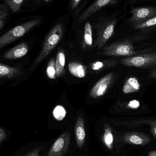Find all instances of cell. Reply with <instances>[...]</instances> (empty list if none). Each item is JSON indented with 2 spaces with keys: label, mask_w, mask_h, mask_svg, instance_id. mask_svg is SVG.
Returning <instances> with one entry per match:
<instances>
[{
  "label": "cell",
  "mask_w": 156,
  "mask_h": 156,
  "mask_svg": "<svg viewBox=\"0 0 156 156\" xmlns=\"http://www.w3.org/2000/svg\"><path fill=\"white\" fill-rule=\"evenodd\" d=\"M150 131L152 135L156 139V120H154L153 125L150 127Z\"/></svg>",
  "instance_id": "obj_27"
},
{
  "label": "cell",
  "mask_w": 156,
  "mask_h": 156,
  "mask_svg": "<svg viewBox=\"0 0 156 156\" xmlns=\"http://www.w3.org/2000/svg\"><path fill=\"white\" fill-rule=\"evenodd\" d=\"M113 79V74L110 73L99 80L91 89L90 95L93 98H98L103 96L108 90Z\"/></svg>",
  "instance_id": "obj_8"
},
{
  "label": "cell",
  "mask_w": 156,
  "mask_h": 156,
  "mask_svg": "<svg viewBox=\"0 0 156 156\" xmlns=\"http://www.w3.org/2000/svg\"><path fill=\"white\" fill-rule=\"evenodd\" d=\"M80 1L81 0H71V6L73 10L76 9Z\"/></svg>",
  "instance_id": "obj_29"
},
{
  "label": "cell",
  "mask_w": 156,
  "mask_h": 156,
  "mask_svg": "<svg viewBox=\"0 0 156 156\" xmlns=\"http://www.w3.org/2000/svg\"><path fill=\"white\" fill-rule=\"evenodd\" d=\"M132 16L129 22L133 25L144 22L156 16V8L141 7L134 8L131 11Z\"/></svg>",
  "instance_id": "obj_7"
},
{
  "label": "cell",
  "mask_w": 156,
  "mask_h": 156,
  "mask_svg": "<svg viewBox=\"0 0 156 156\" xmlns=\"http://www.w3.org/2000/svg\"><path fill=\"white\" fill-rule=\"evenodd\" d=\"M127 106H128V108H131V109H137L140 106V102L137 100H133V101H130L128 103V104H127Z\"/></svg>",
  "instance_id": "obj_25"
},
{
  "label": "cell",
  "mask_w": 156,
  "mask_h": 156,
  "mask_svg": "<svg viewBox=\"0 0 156 156\" xmlns=\"http://www.w3.org/2000/svg\"><path fill=\"white\" fill-rule=\"evenodd\" d=\"M150 78L151 79H156V67L150 73Z\"/></svg>",
  "instance_id": "obj_30"
},
{
  "label": "cell",
  "mask_w": 156,
  "mask_h": 156,
  "mask_svg": "<svg viewBox=\"0 0 156 156\" xmlns=\"http://www.w3.org/2000/svg\"><path fill=\"white\" fill-rule=\"evenodd\" d=\"M70 141V135L62 133L55 141L48 151L47 156H63L67 152Z\"/></svg>",
  "instance_id": "obj_6"
},
{
  "label": "cell",
  "mask_w": 156,
  "mask_h": 156,
  "mask_svg": "<svg viewBox=\"0 0 156 156\" xmlns=\"http://www.w3.org/2000/svg\"><path fill=\"white\" fill-rule=\"evenodd\" d=\"M63 26L58 23L52 28L44 41L42 49L33 63L31 70L35 69L57 46L63 36Z\"/></svg>",
  "instance_id": "obj_1"
},
{
  "label": "cell",
  "mask_w": 156,
  "mask_h": 156,
  "mask_svg": "<svg viewBox=\"0 0 156 156\" xmlns=\"http://www.w3.org/2000/svg\"><path fill=\"white\" fill-rule=\"evenodd\" d=\"M6 137V132L3 129L0 127V143L4 140Z\"/></svg>",
  "instance_id": "obj_28"
},
{
  "label": "cell",
  "mask_w": 156,
  "mask_h": 156,
  "mask_svg": "<svg viewBox=\"0 0 156 156\" xmlns=\"http://www.w3.org/2000/svg\"><path fill=\"white\" fill-rule=\"evenodd\" d=\"M65 65H66V55H65V53L62 49H59L57 54L55 61L57 77H61L65 75Z\"/></svg>",
  "instance_id": "obj_14"
},
{
  "label": "cell",
  "mask_w": 156,
  "mask_h": 156,
  "mask_svg": "<svg viewBox=\"0 0 156 156\" xmlns=\"http://www.w3.org/2000/svg\"><path fill=\"white\" fill-rule=\"evenodd\" d=\"M8 13L9 11L7 5L5 4H0V19L7 17Z\"/></svg>",
  "instance_id": "obj_24"
},
{
  "label": "cell",
  "mask_w": 156,
  "mask_h": 156,
  "mask_svg": "<svg viewBox=\"0 0 156 156\" xmlns=\"http://www.w3.org/2000/svg\"><path fill=\"white\" fill-rule=\"evenodd\" d=\"M103 143L109 150H112L114 145V136L112 129L108 125L105 126L104 133L102 138Z\"/></svg>",
  "instance_id": "obj_17"
},
{
  "label": "cell",
  "mask_w": 156,
  "mask_h": 156,
  "mask_svg": "<svg viewBox=\"0 0 156 156\" xmlns=\"http://www.w3.org/2000/svg\"><path fill=\"white\" fill-rule=\"evenodd\" d=\"M41 150V147L36 148V149H35L34 150H33L30 153H28L25 156H38L39 152H40Z\"/></svg>",
  "instance_id": "obj_26"
},
{
  "label": "cell",
  "mask_w": 156,
  "mask_h": 156,
  "mask_svg": "<svg viewBox=\"0 0 156 156\" xmlns=\"http://www.w3.org/2000/svg\"><path fill=\"white\" fill-rule=\"evenodd\" d=\"M6 17H4V18L0 19V30L3 27L5 23V20H6Z\"/></svg>",
  "instance_id": "obj_31"
},
{
  "label": "cell",
  "mask_w": 156,
  "mask_h": 156,
  "mask_svg": "<svg viewBox=\"0 0 156 156\" xmlns=\"http://www.w3.org/2000/svg\"><path fill=\"white\" fill-rule=\"evenodd\" d=\"M76 143L79 148H82L86 138L84 121L82 116H79L77 119L75 128Z\"/></svg>",
  "instance_id": "obj_11"
},
{
  "label": "cell",
  "mask_w": 156,
  "mask_h": 156,
  "mask_svg": "<svg viewBox=\"0 0 156 156\" xmlns=\"http://www.w3.org/2000/svg\"><path fill=\"white\" fill-rule=\"evenodd\" d=\"M113 0H95L79 17V21L82 22L90 17L92 15L112 2Z\"/></svg>",
  "instance_id": "obj_12"
},
{
  "label": "cell",
  "mask_w": 156,
  "mask_h": 156,
  "mask_svg": "<svg viewBox=\"0 0 156 156\" xmlns=\"http://www.w3.org/2000/svg\"><path fill=\"white\" fill-rule=\"evenodd\" d=\"M93 44L92 30L90 22H87L84 26L83 32V46L84 47H91Z\"/></svg>",
  "instance_id": "obj_18"
},
{
  "label": "cell",
  "mask_w": 156,
  "mask_h": 156,
  "mask_svg": "<svg viewBox=\"0 0 156 156\" xmlns=\"http://www.w3.org/2000/svg\"><path fill=\"white\" fill-rule=\"evenodd\" d=\"M28 50L27 44L26 42H23L7 51L3 55V57L7 59H18L25 56Z\"/></svg>",
  "instance_id": "obj_10"
},
{
  "label": "cell",
  "mask_w": 156,
  "mask_h": 156,
  "mask_svg": "<svg viewBox=\"0 0 156 156\" xmlns=\"http://www.w3.org/2000/svg\"><path fill=\"white\" fill-rule=\"evenodd\" d=\"M135 29L137 30L147 29L156 27V16L139 23L133 25Z\"/></svg>",
  "instance_id": "obj_21"
},
{
  "label": "cell",
  "mask_w": 156,
  "mask_h": 156,
  "mask_svg": "<svg viewBox=\"0 0 156 156\" xmlns=\"http://www.w3.org/2000/svg\"><path fill=\"white\" fill-rule=\"evenodd\" d=\"M40 19H34L15 27L0 37V48L12 43L37 26Z\"/></svg>",
  "instance_id": "obj_2"
},
{
  "label": "cell",
  "mask_w": 156,
  "mask_h": 156,
  "mask_svg": "<svg viewBox=\"0 0 156 156\" xmlns=\"http://www.w3.org/2000/svg\"><path fill=\"white\" fill-rule=\"evenodd\" d=\"M44 2H50L51 0H44Z\"/></svg>",
  "instance_id": "obj_33"
},
{
  "label": "cell",
  "mask_w": 156,
  "mask_h": 156,
  "mask_svg": "<svg viewBox=\"0 0 156 156\" xmlns=\"http://www.w3.org/2000/svg\"><path fill=\"white\" fill-rule=\"evenodd\" d=\"M148 156H156V150H153L149 152Z\"/></svg>",
  "instance_id": "obj_32"
},
{
  "label": "cell",
  "mask_w": 156,
  "mask_h": 156,
  "mask_svg": "<svg viewBox=\"0 0 156 156\" xmlns=\"http://www.w3.org/2000/svg\"><path fill=\"white\" fill-rule=\"evenodd\" d=\"M68 69L69 73L76 77L83 78L86 76L87 74L86 67L80 63L71 62L69 64Z\"/></svg>",
  "instance_id": "obj_15"
},
{
  "label": "cell",
  "mask_w": 156,
  "mask_h": 156,
  "mask_svg": "<svg viewBox=\"0 0 156 156\" xmlns=\"http://www.w3.org/2000/svg\"><path fill=\"white\" fill-rule=\"evenodd\" d=\"M21 69L19 67H11L2 63H0V77H7L11 79L19 76Z\"/></svg>",
  "instance_id": "obj_16"
},
{
  "label": "cell",
  "mask_w": 156,
  "mask_h": 156,
  "mask_svg": "<svg viewBox=\"0 0 156 156\" xmlns=\"http://www.w3.org/2000/svg\"><path fill=\"white\" fill-rule=\"evenodd\" d=\"M140 82L135 77H131L126 80L122 87V91L125 94L133 93L138 91L140 89Z\"/></svg>",
  "instance_id": "obj_13"
},
{
  "label": "cell",
  "mask_w": 156,
  "mask_h": 156,
  "mask_svg": "<svg viewBox=\"0 0 156 156\" xmlns=\"http://www.w3.org/2000/svg\"><path fill=\"white\" fill-rule=\"evenodd\" d=\"M137 54L134 47L129 41H124L113 43L104 48L100 55L107 56L130 57Z\"/></svg>",
  "instance_id": "obj_3"
},
{
  "label": "cell",
  "mask_w": 156,
  "mask_h": 156,
  "mask_svg": "<svg viewBox=\"0 0 156 156\" xmlns=\"http://www.w3.org/2000/svg\"><path fill=\"white\" fill-rule=\"evenodd\" d=\"M117 64V62L115 60L110 61H96L91 65V68L94 71H99L105 67H111L115 66Z\"/></svg>",
  "instance_id": "obj_20"
},
{
  "label": "cell",
  "mask_w": 156,
  "mask_h": 156,
  "mask_svg": "<svg viewBox=\"0 0 156 156\" xmlns=\"http://www.w3.org/2000/svg\"><path fill=\"white\" fill-rule=\"evenodd\" d=\"M121 64L127 67L148 69L156 67V53L133 55L123 58Z\"/></svg>",
  "instance_id": "obj_4"
},
{
  "label": "cell",
  "mask_w": 156,
  "mask_h": 156,
  "mask_svg": "<svg viewBox=\"0 0 156 156\" xmlns=\"http://www.w3.org/2000/svg\"><path fill=\"white\" fill-rule=\"evenodd\" d=\"M27 0H5V4L13 13L20 11Z\"/></svg>",
  "instance_id": "obj_19"
},
{
  "label": "cell",
  "mask_w": 156,
  "mask_h": 156,
  "mask_svg": "<svg viewBox=\"0 0 156 156\" xmlns=\"http://www.w3.org/2000/svg\"><path fill=\"white\" fill-rule=\"evenodd\" d=\"M47 76L52 80L57 78L56 70L55 68V61L54 58H52L48 62L46 69Z\"/></svg>",
  "instance_id": "obj_23"
},
{
  "label": "cell",
  "mask_w": 156,
  "mask_h": 156,
  "mask_svg": "<svg viewBox=\"0 0 156 156\" xmlns=\"http://www.w3.org/2000/svg\"><path fill=\"white\" fill-rule=\"evenodd\" d=\"M116 23L115 20H109L103 23L99 27L98 37L95 43V46L99 50L102 48L113 34Z\"/></svg>",
  "instance_id": "obj_5"
},
{
  "label": "cell",
  "mask_w": 156,
  "mask_h": 156,
  "mask_svg": "<svg viewBox=\"0 0 156 156\" xmlns=\"http://www.w3.org/2000/svg\"><path fill=\"white\" fill-rule=\"evenodd\" d=\"M66 114L65 107L61 105H57L53 111L54 118L58 121H62L66 117Z\"/></svg>",
  "instance_id": "obj_22"
},
{
  "label": "cell",
  "mask_w": 156,
  "mask_h": 156,
  "mask_svg": "<svg viewBox=\"0 0 156 156\" xmlns=\"http://www.w3.org/2000/svg\"><path fill=\"white\" fill-rule=\"evenodd\" d=\"M122 139L126 144L143 146L146 145L151 141L149 136L140 132L127 133L124 136Z\"/></svg>",
  "instance_id": "obj_9"
}]
</instances>
